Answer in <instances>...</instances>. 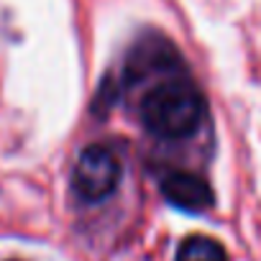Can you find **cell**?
Returning a JSON list of instances; mask_svg holds the SVG:
<instances>
[{
	"label": "cell",
	"instance_id": "obj_1",
	"mask_svg": "<svg viewBox=\"0 0 261 261\" xmlns=\"http://www.w3.org/2000/svg\"><path fill=\"white\" fill-rule=\"evenodd\" d=\"M141 123L159 139H185L200 128L205 102L190 80H164L141 100Z\"/></svg>",
	"mask_w": 261,
	"mask_h": 261
},
{
	"label": "cell",
	"instance_id": "obj_2",
	"mask_svg": "<svg viewBox=\"0 0 261 261\" xmlns=\"http://www.w3.org/2000/svg\"><path fill=\"white\" fill-rule=\"evenodd\" d=\"M120 182V159L113 149L102 144L87 146L72 169V187L80 200L85 202H100L110 197L118 190Z\"/></svg>",
	"mask_w": 261,
	"mask_h": 261
},
{
	"label": "cell",
	"instance_id": "obj_3",
	"mask_svg": "<svg viewBox=\"0 0 261 261\" xmlns=\"http://www.w3.org/2000/svg\"><path fill=\"white\" fill-rule=\"evenodd\" d=\"M164 200L182 213H205L213 207V187L192 172H172L162 179Z\"/></svg>",
	"mask_w": 261,
	"mask_h": 261
},
{
	"label": "cell",
	"instance_id": "obj_4",
	"mask_svg": "<svg viewBox=\"0 0 261 261\" xmlns=\"http://www.w3.org/2000/svg\"><path fill=\"white\" fill-rule=\"evenodd\" d=\"M177 67H179V57L167 39H162V36L144 39L128 54L125 82H136V80H144L146 74L167 72V69H177Z\"/></svg>",
	"mask_w": 261,
	"mask_h": 261
},
{
	"label": "cell",
	"instance_id": "obj_5",
	"mask_svg": "<svg viewBox=\"0 0 261 261\" xmlns=\"http://www.w3.org/2000/svg\"><path fill=\"white\" fill-rule=\"evenodd\" d=\"M177 261H230L220 241L210 236H187L177 248Z\"/></svg>",
	"mask_w": 261,
	"mask_h": 261
}]
</instances>
